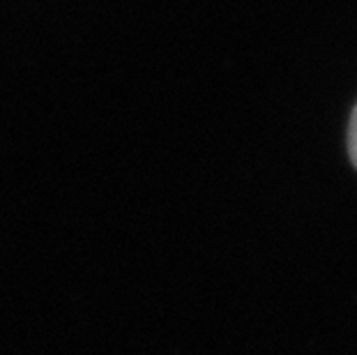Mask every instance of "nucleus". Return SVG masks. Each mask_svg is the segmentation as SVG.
<instances>
[{
    "label": "nucleus",
    "mask_w": 357,
    "mask_h": 355,
    "mask_svg": "<svg viewBox=\"0 0 357 355\" xmlns=\"http://www.w3.org/2000/svg\"><path fill=\"white\" fill-rule=\"evenodd\" d=\"M348 150H351V160L357 169V107L351 116V127H348Z\"/></svg>",
    "instance_id": "1"
}]
</instances>
